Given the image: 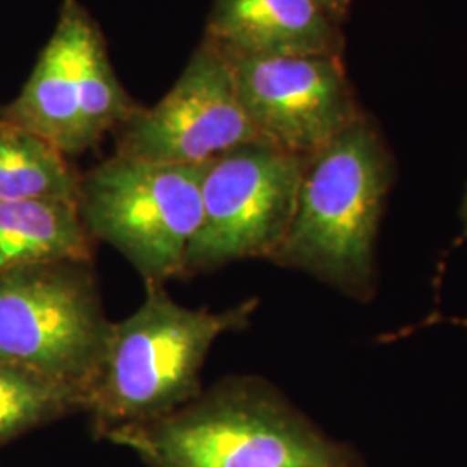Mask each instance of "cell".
<instances>
[{
  "label": "cell",
  "instance_id": "cell-1",
  "mask_svg": "<svg viewBox=\"0 0 467 467\" xmlns=\"http://www.w3.org/2000/svg\"><path fill=\"white\" fill-rule=\"evenodd\" d=\"M393 182V154L376 121L364 113L306 160L289 231L270 262L368 300Z\"/></svg>",
  "mask_w": 467,
  "mask_h": 467
},
{
  "label": "cell",
  "instance_id": "cell-5",
  "mask_svg": "<svg viewBox=\"0 0 467 467\" xmlns=\"http://www.w3.org/2000/svg\"><path fill=\"white\" fill-rule=\"evenodd\" d=\"M111 327L92 262L0 274V360L67 384L82 391L87 403Z\"/></svg>",
  "mask_w": 467,
  "mask_h": 467
},
{
  "label": "cell",
  "instance_id": "cell-12",
  "mask_svg": "<svg viewBox=\"0 0 467 467\" xmlns=\"http://www.w3.org/2000/svg\"><path fill=\"white\" fill-rule=\"evenodd\" d=\"M80 177L47 140L0 117V201L78 202Z\"/></svg>",
  "mask_w": 467,
  "mask_h": 467
},
{
  "label": "cell",
  "instance_id": "cell-11",
  "mask_svg": "<svg viewBox=\"0 0 467 467\" xmlns=\"http://www.w3.org/2000/svg\"><path fill=\"white\" fill-rule=\"evenodd\" d=\"M77 201H0V274L54 262H92Z\"/></svg>",
  "mask_w": 467,
  "mask_h": 467
},
{
  "label": "cell",
  "instance_id": "cell-13",
  "mask_svg": "<svg viewBox=\"0 0 467 467\" xmlns=\"http://www.w3.org/2000/svg\"><path fill=\"white\" fill-rule=\"evenodd\" d=\"M87 410L82 391L0 360V447L54 420Z\"/></svg>",
  "mask_w": 467,
  "mask_h": 467
},
{
  "label": "cell",
  "instance_id": "cell-16",
  "mask_svg": "<svg viewBox=\"0 0 467 467\" xmlns=\"http://www.w3.org/2000/svg\"><path fill=\"white\" fill-rule=\"evenodd\" d=\"M461 225H462V235L467 241V187L466 192H464V200L461 204Z\"/></svg>",
  "mask_w": 467,
  "mask_h": 467
},
{
  "label": "cell",
  "instance_id": "cell-14",
  "mask_svg": "<svg viewBox=\"0 0 467 467\" xmlns=\"http://www.w3.org/2000/svg\"><path fill=\"white\" fill-rule=\"evenodd\" d=\"M78 77L85 142L92 150L104 135L117 130L137 106L119 84L104 36L90 13L85 15L80 26Z\"/></svg>",
  "mask_w": 467,
  "mask_h": 467
},
{
  "label": "cell",
  "instance_id": "cell-3",
  "mask_svg": "<svg viewBox=\"0 0 467 467\" xmlns=\"http://www.w3.org/2000/svg\"><path fill=\"white\" fill-rule=\"evenodd\" d=\"M256 306L258 300L218 312L189 308L168 295L165 284L146 283L134 314L113 322L88 395L85 412L96 434L165 418L194 400L212 347L222 334L243 329Z\"/></svg>",
  "mask_w": 467,
  "mask_h": 467
},
{
  "label": "cell",
  "instance_id": "cell-9",
  "mask_svg": "<svg viewBox=\"0 0 467 467\" xmlns=\"http://www.w3.org/2000/svg\"><path fill=\"white\" fill-rule=\"evenodd\" d=\"M87 13L78 0H65L32 75L16 99L0 109V117L42 137L67 158L88 150L78 77V36Z\"/></svg>",
  "mask_w": 467,
  "mask_h": 467
},
{
  "label": "cell",
  "instance_id": "cell-10",
  "mask_svg": "<svg viewBox=\"0 0 467 467\" xmlns=\"http://www.w3.org/2000/svg\"><path fill=\"white\" fill-rule=\"evenodd\" d=\"M204 36L234 56H341L345 35L316 0H213Z\"/></svg>",
  "mask_w": 467,
  "mask_h": 467
},
{
  "label": "cell",
  "instance_id": "cell-15",
  "mask_svg": "<svg viewBox=\"0 0 467 467\" xmlns=\"http://www.w3.org/2000/svg\"><path fill=\"white\" fill-rule=\"evenodd\" d=\"M320 9L333 19L334 23L343 25V21L350 13L351 2L353 0H316Z\"/></svg>",
  "mask_w": 467,
  "mask_h": 467
},
{
  "label": "cell",
  "instance_id": "cell-2",
  "mask_svg": "<svg viewBox=\"0 0 467 467\" xmlns=\"http://www.w3.org/2000/svg\"><path fill=\"white\" fill-rule=\"evenodd\" d=\"M104 440L148 467H350V455L270 384L223 379L165 418Z\"/></svg>",
  "mask_w": 467,
  "mask_h": 467
},
{
  "label": "cell",
  "instance_id": "cell-6",
  "mask_svg": "<svg viewBox=\"0 0 467 467\" xmlns=\"http://www.w3.org/2000/svg\"><path fill=\"white\" fill-rule=\"evenodd\" d=\"M306 160L260 140L206 163L201 223L185 274L248 258L272 260L295 215Z\"/></svg>",
  "mask_w": 467,
  "mask_h": 467
},
{
  "label": "cell",
  "instance_id": "cell-8",
  "mask_svg": "<svg viewBox=\"0 0 467 467\" xmlns=\"http://www.w3.org/2000/svg\"><path fill=\"white\" fill-rule=\"evenodd\" d=\"M225 56L254 130L279 150L310 158L364 115L343 56Z\"/></svg>",
  "mask_w": 467,
  "mask_h": 467
},
{
  "label": "cell",
  "instance_id": "cell-7",
  "mask_svg": "<svg viewBox=\"0 0 467 467\" xmlns=\"http://www.w3.org/2000/svg\"><path fill=\"white\" fill-rule=\"evenodd\" d=\"M118 130L117 154L185 167L262 140L243 109L225 52L206 36L163 99L137 106Z\"/></svg>",
  "mask_w": 467,
  "mask_h": 467
},
{
  "label": "cell",
  "instance_id": "cell-4",
  "mask_svg": "<svg viewBox=\"0 0 467 467\" xmlns=\"http://www.w3.org/2000/svg\"><path fill=\"white\" fill-rule=\"evenodd\" d=\"M204 165H167L113 154L80 177L78 210L92 239L119 251L144 283L185 275L202 213Z\"/></svg>",
  "mask_w": 467,
  "mask_h": 467
}]
</instances>
